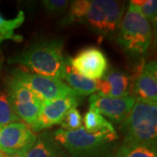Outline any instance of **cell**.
I'll use <instances>...</instances> for the list:
<instances>
[{"mask_svg":"<svg viewBox=\"0 0 157 157\" xmlns=\"http://www.w3.org/2000/svg\"><path fill=\"white\" fill-rule=\"evenodd\" d=\"M9 62L19 64L35 74L61 79L67 59L63 54V42L52 39L35 43L21 53L11 58Z\"/></svg>","mask_w":157,"mask_h":157,"instance_id":"obj_1","label":"cell"},{"mask_svg":"<svg viewBox=\"0 0 157 157\" xmlns=\"http://www.w3.org/2000/svg\"><path fill=\"white\" fill-rule=\"evenodd\" d=\"M78 96H67L65 98L44 102L39 117L31 125L33 132H40L60 124L66 113L78 105Z\"/></svg>","mask_w":157,"mask_h":157,"instance_id":"obj_10","label":"cell"},{"mask_svg":"<svg viewBox=\"0 0 157 157\" xmlns=\"http://www.w3.org/2000/svg\"><path fill=\"white\" fill-rule=\"evenodd\" d=\"M42 5L47 13L59 14L70 6V2L67 0H44Z\"/></svg>","mask_w":157,"mask_h":157,"instance_id":"obj_23","label":"cell"},{"mask_svg":"<svg viewBox=\"0 0 157 157\" xmlns=\"http://www.w3.org/2000/svg\"><path fill=\"white\" fill-rule=\"evenodd\" d=\"M84 128L89 134H99V133H115V129L110 121L101 113L96 111H87L85 114Z\"/></svg>","mask_w":157,"mask_h":157,"instance_id":"obj_16","label":"cell"},{"mask_svg":"<svg viewBox=\"0 0 157 157\" xmlns=\"http://www.w3.org/2000/svg\"><path fill=\"white\" fill-rule=\"evenodd\" d=\"M7 90L17 116L31 126L39 117L44 101L25 86L11 78Z\"/></svg>","mask_w":157,"mask_h":157,"instance_id":"obj_7","label":"cell"},{"mask_svg":"<svg viewBox=\"0 0 157 157\" xmlns=\"http://www.w3.org/2000/svg\"><path fill=\"white\" fill-rule=\"evenodd\" d=\"M73 68L85 78L98 80L107 72V59L97 47H87L80 51L74 58H68Z\"/></svg>","mask_w":157,"mask_h":157,"instance_id":"obj_9","label":"cell"},{"mask_svg":"<svg viewBox=\"0 0 157 157\" xmlns=\"http://www.w3.org/2000/svg\"><path fill=\"white\" fill-rule=\"evenodd\" d=\"M60 128L67 131H74L82 127V117L77 107H73L68 111L60 122Z\"/></svg>","mask_w":157,"mask_h":157,"instance_id":"obj_22","label":"cell"},{"mask_svg":"<svg viewBox=\"0 0 157 157\" xmlns=\"http://www.w3.org/2000/svg\"><path fill=\"white\" fill-rule=\"evenodd\" d=\"M21 121L11 105L8 90L0 91V128L8 124Z\"/></svg>","mask_w":157,"mask_h":157,"instance_id":"obj_18","label":"cell"},{"mask_svg":"<svg viewBox=\"0 0 157 157\" xmlns=\"http://www.w3.org/2000/svg\"><path fill=\"white\" fill-rule=\"evenodd\" d=\"M152 38V25L139 9L130 3L118 29L117 43L128 54L139 57L147 52Z\"/></svg>","mask_w":157,"mask_h":157,"instance_id":"obj_4","label":"cell"},{"mask_svg":"<svg viewBox=\"0 0 157 157\" xmlns=\"http://www.w3.org/2000/svg\"><path fill=\"white\" fill-rule=\"evenodd\" d=\"M37 135L21 121L8 124L0 128V151L6 155L27 153L33 146Z\"/></svg>","mask_w":157,"mask_h":157,"instance_id":"obj_8","label":"cell"},{"mask_svg":"<svg viewBox=\"0 0 157 157\" xmlns=\"http://www.w3.org/2000/svg\"><path fill=\"white\" fill-rule=\"evenodd\" d=\"M0 44H1V41H0Z\"/></svg>","mask_w":157,"mask_h":157,"instance_id":"obj_27","label":"cell"},{"mask_svg":"<svg viewBox=\"0 0 157 157\" xmlns=\"http://www.w3.org/2000/svg\"><path fill=\"white\" fill-rule=\"evenodd\" d=\"M52 135L72 157H113L117 150L116 132L89 134L81 127L74 131L59 128Z\"/></svg>","mask_w":157,"mask_h":157,"instance_id":"obj_2","label":"cell"},{"mask_svg":"<svg viewBox=\"0 0 157 157\" xmlns=\"http://www.w3.org/2000/svg\"><path fill=\"white\" fill-rule=\"evenodd\" d=\"M134 94L136 99L157 102V65L155 60L146 64L135 78Z\"/></svg>","mask_w":157,"mask_h":157,"instance_id":"obj_12","label":"cell"},{"mask_svg":"<svg viewBox=\"0 0 157 157\" xmlns=\"http://www.w3.org/2000/svg\"><path fill=\"white\" fill-rule=\"evenodd\" d=\"M11 78L25 86L44 102L61 99L67 96H78L77 93L60 79L29 73L21 68H17L13 71Z\"/></svg>","mask_w":157,"mask_h":157,"instance_id":"obj_6","label":"cell"},{"mask_svg":"<svg viewBox=\"0 0 157 157\" xmlns=\"http://www.w3.org/2000/svg\"><path fill=\"white\" fill-rule=\"evenodd\" d=\"M25 16L23 11H19L17 15L12 19H6L0 14V41L1 43L5 40H14L17 42H21L23 37L15 34L14 31L20 27L25 22Z\"/></svg>","mask_w":157,"mask_h":157,"instance_id":"obj_17","label":"cell"},{"mask_svg":"<svg viewBox=\"0 0 157 157\" xmlns=\"http://www.w3.org/2000/svg\"></svg>","mask_w":157,"mask_h":157,"instance_id":"obj_28","label":"cell"},{"mask_svg":"<svg viewBox=\"0 0 157 157\" xmlns=\"http://www.w3.org/2000/svg\"><path fill=\"white\" fill-rule=\"evenodd\" d=\"M62 79H65L68 83V86L77 93L78 96L94 94L97 92L98 81L85 78L84 76L77 73L71 66L68 58Z\"/></svg>","mask_w":157,"mask_h":157,"instance_id":"obj_15","label":"cell"},{"mask_svg":"<svg viewBox=\"0 0 157 157\" xmlns=\"http://www.w3.org/2000/svg\"><path fill=\"white\" fill-rule=\"evenodd\" d=\"M130 3L139 9L140 13L146 17L151 25L156 24V0H133V1H130Z\"/></svg>","mask_w":157,"mask_h":157,"instance_id":"obj_21","label":"cell"},{"mask_svg":"<svg viewBox=\"0 0 157 157\" xmlns=\"http://www.w3.org/2000/svg\"><path fill=\"white\" fill-rule=\"evenodd\" d=\"M6 157H25V153H17L13 155H6Z\"/></svg>","mask_w":157,"mask_h":157,"instance_id":"obj_24","label":"cell"},{"mask_svg":"<svg viewBox=\"0 0 157 157\" xmlns=\"http://www.w3.org/2000/svg\"><path fill=\"white\" fill-rule=\"evenodd\" d=\"M123 2L115 0H92L83 22L94 32L112 35L120 26L124 15Z\"/></svg>","mask_w":157,"mask_h":157,"instance_id":"obj_5","label":"cell"},{"mask_svg":"<svg viewBox=\"0 0 157 157\" xmlns=\"http://www.w3.org/2000/svg\"><path fill=\"white\" fill-rule=\"evenodd\" d=\"M2 64H3V60H2V59L0 58V71H1V68H2Z\"/></svg>","mask_w":157,"mask_h":157,"instance_id":"obj_26","label":"cell"},{"mask_svg":"<svg viewBox=\"0 0 157 157\" xmlns=\"http://www.w3.org/2000/svg\"><path fill=\"white\" fill-rule=\"evenodd\" d=\"M89 0H76L70 4V9L67 15L60 22L62 25H71L76 22H83L85 16L89 8Z\"/></svg>","mask_w":157,"mask_h":157,"instance_id":"obj_20","label":"cell"},{"mask_svg":"<svg viewBox=\"0 0 157 157\" xmlns=\"http://www.w3.org/2000/svg\"><path fill=\"white\" fill-rule=\"evenodd\" d=\"M135 100L134 95L113 98L94 94L89 98V107L114 122L121 123L131 111Z\"/></svg>","mask_w":157,"mask_h":157,"instance_id":"obj_11","label":"cell"},{"mask_svg":"<svg viewBox=\"0 0 157 157\" xmlns=\"http://www.w3.org/2000/svg\"><path fill=\"white\" fill-rule=\"evenodd\" d=\"M6 154H5L4 152L0 151V157H6Z\"/></svg>","mask_w":157,"mask_h":157,"instance_id":"obj_25","label":"cell"},{"mask_svg":"<svg viewBox=\"0 0 157 157\" xmlns=\"http://www.w3.org/2000/svg\"><path fill=\"white\" fill-rule=\"evenodd\" d=\"M122 145L156 146L157 102L136 99L128 116L121 122Z\"/></svg>","mask_w":157,"mask_h":157,"instance_id":"obj_3","label":"cell"},{"mask_svg":"<svg viewBox=\"0 0 157 157\" xmlns=\"http://www.w3.org/2000/svg\"><path fill=\"white\" fill-rule=\"evenodd\" d=\"M25 157H70L65 148L54 140L52 133L44 131L37 136L36 141Z\"/></svg>","mask_w":157,"mask_h":157,"instance_id":"obj_14","label":"cell"},{"mask_svg":"<svg viewBox=\"0 0 157 157\" xmlns=\"http://www.w3.org/2000/svg\"><path fill=\"white\" fill-rule=\"evenodd\" d=\"M113 157H157L156 146L121 145Z\"/></svg>","mask_w":157,"mask_h":157,"instance_id":"obj_19","label":"cell"},{"mask_svg":"<svg viewBox=\"0 0 157 157\" xmlns=\"http://www.w3.org/2000/svg\"><path fill=\"white\" fill-rule=\"evenodd\" d=\"M97 94L100 96L120 98L129 95L130 78L127 73L113 69L98 79Z\"/></svg>","mask_w":157,"mask_h":157,"instance_id":"obj_13","label":"cell"}]
</instances>
